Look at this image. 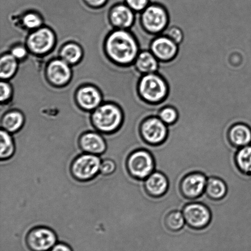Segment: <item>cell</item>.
I'll return each instance as SVG.
<instances>
[{
  "label": "cell",
  "mask_w": 251,
  "mask_h": 251,
  "mask_svg": "<svg viewBox=\"0 0 251 251\" xmlns=\"http://www.w3.org/2000/svg\"><path fill=\"white\" fill-rule=\"evenodd\" d=\"M24 24L27 27L30 28H36L40 26L41 20L34 14H28L25 17Z\"/></svg>",
  "instance_id": "cell-31"
},
{
  "label": "cell",
  "mask_w": 251,
  "mask_h": 251,
  "mask_svg": "<svg viewBox=\"0 0 251 251\" xmlns=\"http://www.w3.org/2000/svg\"><path fill=\"white\" fill-rule=\"evenodd\" d=\"M164 224L171 232H176L183 229L186 223L182 211L170 210L165 215Z\"/></svg>",
  "instance_id": "cell-22"
},
{
  "label": "cell",
  "mask_w": 251,
  "mask_h": 251,
  "mask_svg": "<svg viewBox=\"0 0 251 251\" xmlns=\"http://www.w3.org/2000/svg\"><path fill=\"white\" fill-rule=\"evenodd\" d=\"M144 143H145V142H143V143H142V144H141V147H143V144H144ZM145 144H146V143H145ZM166 176H171V175H166ZM175 177H176V176H175Z\"/></svg>",
  "instance_id": "cell-36"
},
{
  "label": "cell",
  "mask_w": 251,
  "mask_h": 251,
  "mask_svg": "<svg viewBox=\"0 0 251 251\" xmlns=\"http://www.w3.org/2000/svg\"><path fill=\"white\" fill-rule=\"evenodd\" d=\"M227 138L235 148L248 146L251 144V128L244 123H236L228 129Z\"/></svg>",
  "instance_id": "cell-14"
},
{
  "label": "cell",
  "mask_w": 251,
  "mask_h": 251,
  "mask_svg": "<svg viewBox=\"0 0 251 251\" xmlns=\"http://www.w3.org/2000/svg\"><path fill=\"white\" fill-rule=\"evenodd\" d=\"M126 168L132 178L144 181L156 170V162L151 152L141 147L135 149L128 155Z\"/></svg>",
  "instance_id": "cell-2"
},
{
  "label": "cell",
  "mask_w": 251,
  "mask_h": 251,
  "mask_svg": "<svg viewBox=\"0 0 251 251\" xmlns=\"http://www.w3.org/2000/svg\"><path fill=\"white\" fill-rule=\"evenodd\" d=\"M208 177L199 171L186 174L179 183V191L184 198L194 201L205 193Z\"/></svg>",
  "instance_id": "cell-9"
},
{
  "label": "cell",
  "mask_w": 251,
  "mask_h": 251,
  "mask_svg": "<svg viewBox=\"0 0 251 251\" xmlns=\"http://www.w3.org/2000/svg\"><path fill=\"white\" fill-rule=\"evenodd\" d=\"M107 50L115 60L126 65L136 60L140 51L136 39L125 31L115 32L109 37Z\"/></svg>",
  "instance_id": "cell-1"
},
{
  "label": "cell",
  "mask_w": 251,
  "mask_h": 251,
  "mask_svg": "<svg viewBox=\"0 0 251 251\" xmlns=\"http://www.w3.org/2000/svg\"><path fill=\"white\" fill-rule=\"evenodd\" d=\"M116 169V164L113 160L104 159L100 163V173H101L102 175L109 176L114 173Z\"/></svg>",
  "instance_id": "cell-29"
},
{
  "label": "cell",
  "mask_w": 251,
  "mask_h": 251,
  "mask_svg": "<svg viewBox=\"0 0 251 251\" xmlns=\"http://www.w3.org/2000/svg\"><path fill=\"white\" fill-rule=\"evenodd\" d=\"M227 193V186L222 179L216 176L208 177L205 194L213 200H220L225 197Z\"/></svg>",
  "instance_id": "cell-18"
},
{
  "label": "cell",
  "mask_w": 251,
  "mask_h": 251,
  "mask_svg": "<svg viewBox=\"0 0 251 251\" xmlns=\"http://www.w3.org/2000/svg\"><path fill=\"white\" fill-rule=\"evenodd\" d=\"M92 121L98 131L104 134H112L121 126L123 115L119 108L114 106L104 105L96 110Z\"/></svg>",
  "instance_id": "cell-4"
},
{
  "label": "cell",
  "mask_w": 251,
  "mask_h": 251,
  "mask_svg": "<svg viewBox=\"0 0 251 251\" xmlns=\"http://www.w3.org/2000/svg\"><path fill=\"white\" fill-rule=\"evenodd\" d=\"M78 100L83 108L92 110L97 107L99 104L100 98L99 93L95 88L86 87L79 91Z\"/></svg>",
  "instance_id": "cell-21"
},
{
  "label": "cell",
  "mask_w": 251,
  "mask_h": 251,
  "mask_svg": "<svg viewBox=\"0 0 251 251\" xmlns=\"http://www.w3.org/2000/svg\"><path fill=\"white\" fill-rule=\"evenodd\" d=\"M139 134L145 143L150 146H159L164 143L168 137V126L158 117H147L140 125Z\"/></svg>",
  "instance_id": "cell-5"
},
{
  "label": "cell",
  "mask_w": 251,
  "mask_h": 251,
  "mask_svg": "<svg viewBox=\"0 0 251 251\" xmlns=\"http://www.w3.org/2000/svg\"><path fill=\"white\" fill-rule=\"evenodd\" d=\"M0 92H1V102L8 99V98L11 95V88H10L9 85L7 83H1V85H0Z\"/></svg>",
  "instance_id": "cell-32"
},
{
  "label": "cell",
  "mask_w": 251,
  "mask_h": 251,
  "mask_svg": "<svg viewBox=\"0 0 251 251\" xmlns=\"http://www.w3.org/2000/svg\"><path fill=\"white\" fill-rule=\"evenodd\" d=\"M54 42L53 34L48 29H41L32 34L28 39L29 48L34 53L43 54L48 51L52 47Z\"/></svg>",
  "instance_id": "cell-15"
},
{
  "label": "cell",
  "mask_w": 251,
  "mask_h": 251,
  "mask_svg": "<svg viewBox=\"0 0 251 251\" xmlns=\"http://www.w3.org/2000/svg\"><path fill=\"white\" fill-rule=\"evenodd\" d=\"M181 211L186 225L193 229L201 230L207 227L212 217L210 209L200 201L188 200Z\"/></svg>",
  "instance_id": "cell-8"
},
{
  "label": "cell",
  "mask_w": 251,
  "mask_h": 251,
  "mask_svg": "<svg viewBox=\"0 0 251 251\" xmlns=\"http://www.w3.org/2000/svg\"><path fill=\"white\" fill-rule=\"evenodd\" d=\"M143 183L145 192L152 198L162 197L169 188L168 178L162 172L157 170L150 174Z\"/></svg>",
  "instance_id": "cell-12"
},
{
  "label": "cell",
  "mask_w": 251,
  "mask_h": 251,
  "mask_svg": "<svg viewBox=\"0 0 251 251\" xmlns=\"http://www.w3.org/2000/svg\"><path fill=\"white\" fill-rule=\"evenodd\" d=\"M101 161L97 155L84 153L74 160L71 173L74 178L81 182L92 180L100 173Z\"/></svg>",
  "instance_id": "cell-6"
},
{
  "label": "cell",
  "mask_w": 251,
  "mask_h": 251,
  "mask_svg": "<svg viewBox=\"0 0 251 251\" xmlns=\"http://www.w3.org/2000/svg\"><path fill=\"white\" fill-rule=\"evenodd\" d=\"M0 135H1L0 158L1 161H6L14 156L15 151H16V146H15L14 139L10 133L2 129L0 132Z\"/></svg>",
  "instance_id": "cell-24"
},
{
  "label": "cell",
  "mask_w": 251,
  "mask_h": 251,
  "mask_svg": "<svg viewBox=\"0 0 251 251\" xmlns=\"http://www.w3.org/2000/svg\"><path fill=\"white\" fill-rule=\"evenodd\" d=\"M235 162L238 169L242 173L251 175V144L237 150Z\"/></svg>",
  "instance_id": "cell-20"
},
{
  "label": "cell",
  "mask_w": 251,
  "mask_h": 251,
  "mask_svg": "<svg viewBox=\"0 0 251 251\" xmlns=\"http://www.w3.org/2000/svg\"><path fill=\"white\" fill-rule=\"evenodd\" d=\"M158 117L167 126L173 125L178 119V112L176 108L172 107H166L162 108L158 114Z\"/></svg>",
  "instance_id": "cell-27"
},
{
  "label": "cell",
  "mask_w": 251,
  "mask_h": 251,
  "mask_svg": "<svg viewBox=\"0 0 251 251\" xmlns=\"http://www.w3.org/2000/svg\"><path fill=\"white\" fill-rule=\"evenodd\" d=\"M159 61L151 51H140L135 61V66L142 75L156 73Z\"/></svg>",
  "instance_id": "cell-16"
},
{
  "label": "cell",
  "mask_w": 251,
  "mask_h": 251,
  "mask_svg": "<svg viewBox=\"0 0 251 251\" xmlns=\"http://www.w3.org/2000/svg\"><path fill=\"white\" fill-rule=\"evenodd\" d=\"M50 251H73L70 247L65 243H60L51 248Z\"/></svg>",
  "instance_id": "cell-34"
},
{
  "label": "cell",
  "mask_w": 251,
  "mask_h": 251,
  "mask_svg": "<svg viewBox=\"0 0 251 251\" xmlns=\"http://www.w3.org/2000/svg\"><path fill=\"white\" fill-rule=\"evenodd\" d=\"M150 51L159 61H168L176 57L178 45L168 37L161 34L152 41Z\"/></svg>",
  "instance_id": "cell-11"
},
{
  "label": "cell",
  "mask_w": 251,
  "mask_h": 251,
  "mask_svg": "<svg viewBox=\"0 0 251 251\" xmlns=\"http://www.w3.org/2000/svg\"><path fill=\"white\" fill-rule=\"evenodd\" d=\"M49 77L55 84H63L70 78V68L65 61L56 60L51 63L48 69Z\"/></svg>",
  "instance_id": "cell-17"
},
{
  "label": "cell",
  "mask_w": 251,
  "mask_h": 251,
  "mask_svg": "<svg viewBox=\"0 0 251 251\" xmlns=\"http://www.w3.org/2000/svg\"><path fill=\"white\" fill-rule=\"evenodd\" d=\"M78 145L84 153L100 155L107 149V144L104 138L98 133L90 132L81 135Z\"/></svg>",
  "instance_id": "cell-13"
},
{
  "label": "cell",
  "mask_w": 251,
  "mask_h": 251,
  "mask_svg": "<svg viewBox=\"0 0 251 251\" xmlns=\"http://www.w3.org/2000/svg\"><path fill=\"white\" fill-rule=\"evenodd\" d=\"M161 34L168 37L178 45L183 41L184 38L183 32L179 27L169 25Z\"/></svg>",
  "instance_id": "cell-28"
},
{
  "label": "cell",
  "mask_w": 251,
  "mask_h": 251,
  "mask_svg": "<svg viewBox=\"0 0 251 251\" xmlns=\"http://www.w3.org/2000/svg\"><path fill=\"white\" fill-rule=\"evenodd\" d=\"M56 241L55 233L43 226L32 228L26 237V245L31 251H50L56 244Z\"/></svg>",
  "instance_id": "cell-10"
},
{
  "label": "cell",
  "mask_w": 251,
  "mask_h": 251,
  "mask_svg": "<svg viewBox=\"0 0 251 251\" xmlns=\"http://www.w3.org/2000/svg\"><path fill=\"white\" fill-rule=\"evenodd\" d=\"M88 3L93 6H100L105 1V0H87Z\"/></svg>",
  "instance_id": "cell-35"
},
{
  "label": "cell",
  "mask_w": 251,
  "mask_h": 251,
  "mask_svg": "<svg viewBox=\"0 0 251 251\" xmlns=\"http://www.w3.org/2000/svg\"><path fill=\"white\" fill-rule=\"evenodd\" d=\"M61 56L66 62L74 63L77 62L81 56V51L75 44H68L63 48Z\"/></svg>",
  "instance_id": "cell-26"
},
{
  "label": "cell",
  "mask_w": 251,
  "mask_h": 251,
  "mask_svg": "<svg viewBox=\"0 0 251 251\" xmlns=\"http://www.w3.org/2000/svg\"><path fill=\"white\" fill-rule=\"evenodd\" d=\"M139 94L142 99L151 104L163 102L169 93L166 81L158 73L143 75L138 85Z\"/></svg>",
  "instance_id": "cell-3"
},
{
  "label": "cell",
  "mask_w": 251,
  "mask_h": 251,
  "mask_svg": "<svg viewBox=\"0 0 251 251\" xmlns=\"http://www.w3.org/2000/svg\"><path fill=\"white\" fill-rule=\"evenodd\" d=\"M135 17L132 9L125 6L117 7L112 14L113 23L122 28H128L132 26L134 23Z\"/></svg>",
  "instance_id": "cell-19"
},
{
  "label": "cell",
  "mask_w": 251,
  "mask_h": 251,
  "mask_svg": "<svg viewBox=\"0 0 251 251\" xmlns=\"http://www.w3.org/2000/svg\"><path fill=\"white\" fill-rule=\"evenodd\" d=\"M127 4L133 11L142 12L150 4V0H126Z\"/></svg>",
  "instance_id": "cell-30"
},
{
  "label": "cell",
  "mask_w": 251,
  "mask_h": 251,
  "mask_svg": "<svg viewBox=\"0 0 251 251\" xmlns=\"http://www.w3.org/2000/svg\"><path fill=\"white\" fill-rule=\"evenodd\" d=\"M16 58L12 56H4L0 62V75L2 79L8 78L13 75L16 70Z\"/></svg>",
  "instance_id": "cell-25"
},
{
  "label": "cell",
  "mask_w": 251,
  "mask_h": 251,
  "mask_svg": "<svg viewBox=\"0 0 251 251\" xmlns=\"http://www.w3.org/2000/svg\"><path fill=\"white\" fill-rule=\"evenodd\" d=\"M12 56H14L15 58H22L25 56L26 52L25 49L22 47H17L13 49L12 52Z\"/></svg>",
  "instance_id": "cell-33"
},
{
  "label": "cell",
  "mask_w": 251,
  "mask_h": 251,
  "mask_svg": "<svg viewBox=\"0 0 251 251\" xmlns=\"http://www.w3.org/2000/svg\"><path fill=\"white\" fill-rule=\"evenodd\" d=\"M24 123V118L21 113L12 112L7 113L2 118L1 125L5 131L14 134L21 129Z\"/></svg>",
  "instance_id": "cell-23"
},
{
  "label": "cell",
  "mask_w": 251,
  "mask_h": 251,
  "mask_svg": "<svg viewBox=\"0 0 251 251\" xmlns=\"http://www.w3.org/2000/svg\"><path fill=\"white\" fill-rule=\"evenodd\" d=\"M141 21L143 26L149 33L161 35L168 26L169 15L161 5L151 3L142 12Z\"/></svg>",
  "instance_id": "cell-7"
}]
</instances>
